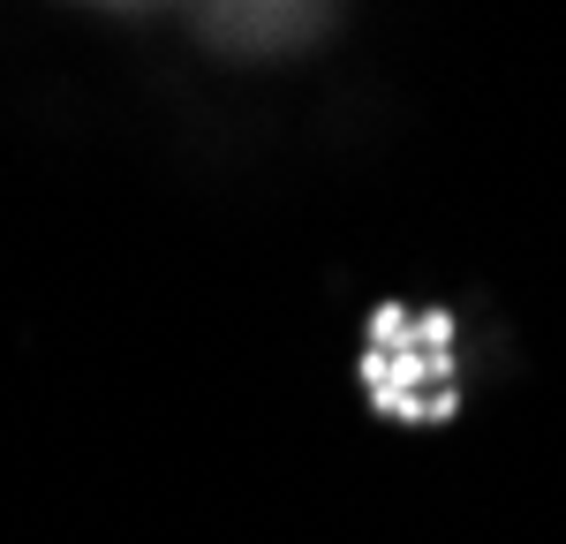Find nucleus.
Returning a JSON list of instances; mask_svg holds the SVG:
<instances>
[{
  "label": "nucleus",
  "mask_w": 566,
  "mask_h": 544,
  "mask_svg": "<svg viewBox=\"0 0 566 544\" xmlns=\"http://www.w3.org/2000/svg\"><path fill=\"white\" fill-rule=\"evenodd\" d=\"M363 394L392 423H446L461 401L453 378V317L438 311H378L363 333Z\"/></svg>",
  "instance_id": "obj_1"
}]
</instances>
